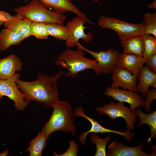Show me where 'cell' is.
<instances>
[{"mask_svg":"<svg viewBox=\"0 0 156 156\" xmlns=\"http://www.w3.org/2000/svg\"><path fill=\"white\" fill-rule=\"evenodd\" d=\"M97 24L102 29L108 28L114 31L120 39L145 34L143 21L135 24L101 15L98 20Z\"/></svg>","mask_w":156,"mask_h":156,"instance_id":"cell-5","label":"cell"},{"mask_svg":"<svg viewBox=\"0 0 156 156\" xmlns=\"http://www.w3.org/2000/svg\"><path fill=\"white\" fill-rule=\"evenodd\" d=\"M9 153L8 150H6L3 152L0 153V156H6L9 154Z\"/></svg>","mask_w":156,"mask_h":156,"instance_id":"cell-33","label":"cell"},{"mask_svg":"<svg viewBox=\"0 0 156 156\" xmlns=\"http://www.w3.org/2000/svg\"><path fill=\"white\" fill-rule=\"evenodd\" d=\"M151 148V154L150 155V156H156V146L155 145H148Z\"/></svg>","mask_w":156,"mask_h":156,"instance_id":"cell-31","label":"cell"},{"mask_svg":"<svg viewBox=\"0 0 156 156\" xmlns=\"http://www.w3.org/2000/svg\"><path fill=\"white\" fill-rule=\"evenodd\" d=\"M1 12L5 28L18 33L24 39L31 36L30 25L32 22L18 14L11 16L8 12Z\"/></svg>","mask_w":156,"mask_h":156,"instance_id":"cell-11","label":"cell"},{"mask_svg":"<svg viewBox=\"0 0 156 156\" xmlns=\"http://www.w3.org/2000/svg\"><path fill=\"white\" fill-rule=\"evenodd\" d=\"M103 93L108 97H112L115 101H118L120 102L129 103L130 105V109L133 112L139 107L144 106V100L135 92L108 86L105 88Z\"/></svg>","mask_w":156,"mask_h":156,"instance_id":"cell-10","label":"cell"},{"mask_svg":"<svg viewBox=\"0 0 156 156\" xmlns=\"http://www.w3.org/2000/svg\"><path fill=\"white\" fill-rule=\"evenodd\" d=\"M70 143L69 147L65 152L61 154H58L55 152L53 153L55 156H77V152L78 151V145L74 140L69 141Z\"/></svg>","mask_w":156,"mask_h":156,"instance_id":"cell-28","label":"cell"},{"mask_svg":"<svg viewBox=\"0 0 156 156\" xmlns=\"http://www.w3.org/2000/svg\"><path fill=\"white\" fill-rule=\"evenodd\" d=\"M4 23L3 20V19L1 11H0V26L2 25Z\"/></svg>","mask_w":156,"mask_h":156,"instance_id":"cell-34","label":"cell"},{"mask_svg":"<svg viewBox=\"0 0 156 156\" xmlns=\"http://www.w3.org/2000/svg\"><path fill=\"white\" fill-rule=\"evenodd\" d=\"M137 77L138 82L136 86L137 92L142 93V96L145 97L146 93L150 87L156 83V74L144 65L139 73Z\"/></svg>","mask_w":156,"mask_h":156,"instance_id":"cell-19","label":"cell"},{"mask_svg":"<svg viewBox=\"0 0 156 156\" xmlns=\"http://www.w3.org/2000/svg\"><path fill=\"white\" fill-rule=\"evenodd\" d=\"M145 26V34L156 38V13H145L143 17Z\"/></svg>","mask_w":156,"mask_h":156,"instance_id":"cell-26","label":"cell"},{"mask_svg":"<svg viewBox=\"0 0 156 156\" xmlns=\"http://www.w3.org/2000/svg\"><path fill=\"white\" fill-rule=\"evenodd\" d=\"M24 39L16 32L5 28L0 32V49L6 50L12 45L20 44Z\"/></svg>","mask_w":156,"mask_h":156,"instance_id":"cell-20","label":"cell"},{"mask_svg":"<svg viewBox=\"0 0 156 156\" xmlns=\"http://www.w3.org/2000/svg\"><path fill=\"white\" fill-rule=\"evenodd\" d=\"M47 137L43 133L39 131L36 136L29 142L30 145L26 151H28L30 156H41L42 151L46 146Z\"/></svg>","mask_w":156,"mask_h":156,"instance_id":"cell-22","label":"cell"},{"mask_svg":"<svg viewBox=\"0 0 156 156\" xmlns=\"http://www.w3.org/2000/svg\"><path fill=\"white\" fill-rule=\"evenodd\" d=\"M144 48L142 56L144 64L152 55L156 53V38L151 35H143Z\"/></svg>","mask_w":156,"mask_h":156,"instance_id":"cell-24","label":"cell"},{"mask_svg":"<svg viewBox=\"0 0 156 156\" xmlns=\"http://www.w3.org/2000/svg\"><path fill=\"white\" fill-rule=\"evenodd\" d=\"M23 63L14 54L0 59V79H9L22 69Z\"/></svg>","mask_w":156,"mask_h":156,"instance_id":"cell-16","label":"cell"},{"mask_svg":"<svg viewBox=\"0 0 156 156\" xmlns=\"http://www.w3.org/2000/svg\"><path fill=\"white\" fill-rule=\"evenodd\" d=\"M109 102V104L96 108L95 110L101 115L106 114L110 119L115 120L117 118L122 117L126 123L127 130H133L137 117L134 112L125 105L123 102H118L116 104L112 101Z\"/></svg>","mask_w":156,"mask_h":156,"instance_id":"cell-7","label":"cell"},{"mask_svg":"<svg viewBox=\"0 0 156 156\" xmlns=\"http://www.w3.org/2000/svg\"><path fill=\"white\" fill-rule=\"evenodd\" d=\"M146 99L144 102V108L148 113L150 112L151 105L152 101L156 99V88L148 90L145 94Z\"/></svg>","mask_w":156,"mask_h":156,"instance_id":"cell-29","label":"cell"},{"mask_svg":"<svg viewBox=\"0 0 156 156\" xmlns=\"http://www.w3.org/2000/svg\"><path fill=\"white\" fill-rule=\"evenodd\" d=\"M31 36L38 39H47L49 36L45 23L32 22L30 25Z\"/></svg>","mask_w":156,"mask_h":156,"instance_id":"cell-27","label":"cell"},{"mask_svg":"<svg viewBox=\"0 0 156 156\" xmlns=\"http://www.w3.org/2000/svg\"><path fill=\"white\" fill-rule=\"evenodd\" d=\"M151 86L153 88H156V83H154L152 86Z\"/></svg>","mask_w":156,"mask_h":156,"instance_id":"cell-35","label":"cell"},{"mask_svg":"<svg viewBox=\"0 0 156 156\" xmlns=\"http://www.w3.org/2000/svg\"><path fill=\"white\" fill-rule=\"evenodd\" d=\"M94 2H96L99 3V0H92Z\"/></svg>","mask_w":156,"mask_h":156,"instance_id":"cell-36","label":"cell"},{"mask_svg":"<svg viewBox=\"0 0 156 156\" xmlns=\"http://www.w3.org/2000/svg\"><path fill=\"white\" fill-rule=\"evenodd\" d=\"M87 22L85 19L78 16L73 18L66 23L69 34L68 39L66 41V45L68 48L74 47L80 39L86 42H90L93 38V34L90 32H84L85 27L84 24Z\"/></svg>","mask_w":156,"mask_h":156,"instance_id":"cell-9","label":"cell"},{"mask_svg":"<svg viewBox=\"0 0 156 156\" xmlns=\"http://www.w3.org/2000/svg\"><path fill=\"white\" fill-rule=\"evenodd\" d=\"M144 63L151 71L156 73V53L151 56Z\"/></svg>","mask_w":156,"mask_h":156,"instance_id":"cell-30","label":"cell"},{"mask_svg":"<svg viewBox=\"0 0 156 156\" xmlns=\"http://www.w3.org/2000/svg\"><path fill=\"white\" fill-rule=\"evenodd\" d=\"M52 107L53 110L51 116L40 132L45 134L48 139L52 133L60 130L70 133L74 136L77 130L73 124L75 116L70 103L59 100Z\"/></svg>","mask_w":156,"mask_h":156,"instance_id":"cell-2","label":"cell"},{"mask_svg":"<svg viewBox=\"0 0 156 156\" xmlns=\"http://www.w3.org/2000/svg\"><path fill=\"white\" fill-rule=\"evenodd\" d=\"M20 77L19 73H16L9 79H0V99H3V96L8 97L13 101L17 110L22 111L28 104L25 100V95L20 90L16 83Z\"/></svg>","mask_w":156,"mask_h":156,"instance_id":"cell-8","label":"cell"},{"mask_svg":"<svg viewBox=\"0 0 156 156\" xmlns=\"http://www.w3.org/2000/svg\"><path fill=\"white\" fill-rule=\"evenodd\" d=\"M140 119L138 126L140 127L144 124L148 125L151 129L150 136L148 140L147 145L152 139L156 138V111L153 112L148 114L142 112L140 108H137L134 112Z\"/></svg>","mask_w":156,"mask_h":156,"instance_id":"cell-21","label":"cell"},{"mask_svg":"<svg viewBox=\"0 0 156 156\" xmlns=\"http://www.w3.org/2000/svg\"><path fill=\"white\" fill-rule=\"evenodd\" d=\"M78 44L83 50L90 54L97 62V66L93 71L97 76L102 73L109 74L117 67L118 59L121 53L113 49L94 51L88 50L82 46L79 42Z\"/></svg>","mask_w":156,"mask_h":156,"instance_id":"cell-6","label":"cell"},{"mask_svg":"<svg viewBox=\"0 0 156 156\" xmlns=\"http://www.w3.org/2000/svg\"><path fill=\"white\" fill-rule=\"evenodd\" d=\"M49 35L60 40H67L69 37L68 27L59 23H45Z\"/></svg>","mask_w":156,"mask_h":156,"instance_id":"cell-23","label":"cell"},{"mask_svg":"<svg viewBox=\"0 0 156 156\" xmlns=\"http://www.w3.org/2000/svg\"><path fill=\"white\" fill-rule=\"evenodd\" d=\"M65 73L60 71L55 76L50 77L39 73L34 81H23L18 79L16 83L28 104L34 101L43 103L46 107H51L59 100L57 80Z\"/></svg>","mask_w":156,"mask_h":156,"instance_id":"cell-1","label":"cell"},{"mask_svg":"<svg viewBox=\"0 0 156 156\" xmlns=\"http://www.w3.org/2000/svg\"><path fill=\"white\" fill-rule=\"evenodd\" d=\"M77 50L66 49L63 52L56 60L55 64L60 68L67 69L66 73L68 77H74L80 72L91 69L94 70L97 66L95 60L86 58L84 52L78 44Z\"/></svg>","mask_w":156,"mask_h":156,"instance_id":"cell-3","label":"cell"},{"mask_svg":"<svg viewBox=\"0 0 156 156\" xmlns=\"http://www.w3.org/2000/svg\"><path fill=\"white\" fill-rule=\"evenodd\" d=\"M74 113L75 116L81 117L86 119L90 122L91 125L90 129L87 131L82 132L79 137V142L84 145H87L85 143L86 138L87 135L90 133H114L123 137L125 136L126 135V132L125 131L121 132L104 128L102 126L98 121L95 120V118H91L86 115L84 112L83 108L81 106L75 108Z\"/></svg>","mask_w":156,"mask_h":156,"instance_id":"cell-15","label":"cell"},{"mask_svg":"<svg viewBox=\"0 0 156 156\" xmlns=\"http://www.w3.org/2000/svg\"><path fill=\"white\" fill-rule=\"evenodd\" d=\"M111 136L107 135L104 138H101L99 137L96 133L92 134L90 137L91 142L95 144L96 151L94 156H106V147L107 143L110 141Z\"/></svg>","mask_w":156,"mask_h":156,"instance_id":"cell-25","label":"cell"},{"mask_svg":"<svg viewBox=\"0 0 156 156\" xmlns=\"http://www.w3.org/2000/svg\"><path fill=\"white\" fill-rule=\"evenodd\" d=\"M112 73L111 78L112 81L111 87L115 88H121L124 90L128 89L137 92V76L133 75L125 69L117 67Z\"/></svg>","mask_w":156,"mask_h":156,"instance_id":"cell-12","label":"cell"},{"mask_svg":"<svg viewBox=\"0 0 156 156\" xmlns=\"http://www.w3.org/2000/svg\"><path fill=\"white\" fill-rule=\"evenodd\" d=\"M147 7L148 9H156V0H153L151 3L148 5Z\"/></svg>","mask_w":156,"mask_h":156,"instance_id":"cell-32","label":"cell"},{"mask_svg":"<svg viewBox=\"0 0 156 156\" xmlns=\"http://www.w3.org/2000/svg\"><path fill=\"white\" fill-rule=\"evenodd\" d=\"M48 9L63 14L66 12H71L80 18L86 20L87 22L93 23L87 15L73 3L71 0H39Z\"/></svg>","mask_w":156,"mask_h":156,"instance_id":"cell-13","label":"cell"},{"mask_svg":"<svg viewBox=\"0 0 156 156\" xmlns=\"http://www.w3.org/2000/svg\"><path fill=\"white\" fill-rule=\"evenodd\" d=\"M144 64L142 56L123 52L118 59L117 68L125 69L137 76Z\"/></svg>","mask_w":156,"mask_h":156,"instance_id":"cell-17","label":"cell"},{"mask_svg":"<svg viewBox=\"0 0 156 156\" xmlns=\"http://www.w3.org/2000/svg\"><path fill=\"white\" fill-rule=\"evenodd\" d=\"M144 35L120 39L124 48L123 52L142 56L144 48Z\"/></svg>","mask_w":156,"mask_h":156,"instance_id":"cell-18","label":"cell"},{"mask_svg":"<svg viewBox=\"0 0 156 156\" xmlns=\"http://www.w3.org/2000/svg\"><path fill=\"white\" fill-rule=\"evenodd\" d=\"M143 142L137 146L129 147L116 140L112 142L108 146L106 152L107 156H150L143 151L142 148Z\"/></svg>","mask_w":156,"mask_h":156,"instance_id":"cell-14","label":"cell"},{"mask_svg":"<svg viewBox=\"0 0 156 156\" xmlns=\"http://www.w3.org/2000/svg\"><path fill=\"white\" fill-rule=\"evenodd\" d=\"M14 10L16 14L31 22L63 25L66 19L64 15L48 9L39 0H32Z\"/></svg>","mask_w":156,"mask_h":156,"instance_id":"cell-4","label":"cell"}]
</instances>
